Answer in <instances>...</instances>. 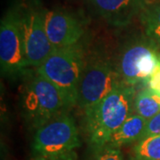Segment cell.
<instances>
[{"instance_id":"52a82bcc","label":"cell","mask_w":160,"mask_h":160,"mask_svg":"<svg viewBox=\"0 0 160 160\" xmlns=\"http://www.w3.org/2000/svg\"><path fill=\"white\" fill-rule=\"evenodd\" d=\"M0 66L2 75L10 78L24 76L29 69L23 46L21 6L8 9L1 19Z\"/></svg>"},{"instance_id":"8fae6325","label":"cell","mask_w":160,"mask_h":160,"mask_svg":"<svg viewBox=\"0 0 160 160\" xmlns=\"http://www.w3.org/2000/svg\"><path fill=\"white\" fill-rule=\"evenodd\" d=\"M147 122L140 115L132 113L111 135L104 148L120 149L123 146L138 142L142 135Z\"/></svg>"},{"instance_id":"9c48e42d","label":"cell","mask_w":160,"mask_h":160,"mask_svg":"<svg viewBox=\"0 0 160 160\" xmlns=\"http://www.w3.org/2000/svg\"><path fill=\"white\" fill-rule=\"evenodd\" d=\"M45 28L53 49L79 43L85 29L82 22L72 13L62 10H46Z\"/></svg>"},{"instance_id":"7c38bea8","label":"cell","mask_w":160,"mask_h":160,"mask_svg":"<svg viewBox=\"0 0 160 160\" xmlns=\"http://www.w3.org/2000/svg\"><path fill=\"white\" fill-rule=\"evenodd\" d=\"M160 112V93L147 86L138 92L134 98L133 113L149 121Z\"/></svg>"},{"instance_id":"277c9868","label":"cell","mask_w":160,"mask_h":160,"mask_svg":"<svg viewBox=\"0 0 160 160\" xmlns=\"http://www.w3.org/2000/svg\"><path fill=\"white\" fill-rule=\"evenodd\" d=\"M79 132L69 111L57 115L35 132L33 149L38 156L55 160H77Z\"/></svg>"},{"instance_id":"5bb4252c","label":"cell","mask_w":160,"mask_h":160,"mask_svg":"<svg viewBox=\"0 0 160 160\" xmlns=\"http://www.w3.org/2000/svg\"><path fill=\"white\" fill-rule=\"evenodd\" d=\"M129 160H160V135L145 138L135 143Z\"/></svg>"},{"instance_id":"5b68a950","label":"cell","mask_w":160,"mask_h":160,"mask_svg":"<svg viewBox=\"0 0 160 160\" xmlns=\"http://www.w3.org/2000/svg\"><path fill=\"white\" fill-rule=\"evenodd\" d=\"M120 84L124 83L118 77L114 59L102 52L88 54L77 105L85 113Z\"/></svg>"},{"instance_id":"9a60e30c","label":"cell","mask_w":160,"mask_h":160,"mask_svg":"<svg viewBox=\"0 0 160 160\" xmlns=\"http://www.w3.org/2000/svg\"><path fill=\"white\" fill-rule=\"evenodd\" d=\"M156 135H160V112L147 122L142 135L139 140V142L145 138L156 136Z\"/></svg>"},{"instance_id":"e0dca14e","label":"cell","mask_w":160,"mask_h":160,"mask_svg":"<svg viewBox=\"0 0 160 160\" xmlns=\"http://www.w3.org/2000/svg\"><path fill=\"white\" fill-rule=\"evenodd\" d=\"M148 86L160 93V52L158 55V66L153 75L147 81Z\"/></svg>"},{"instance_id":"4fadbf2b","label":"cell","mask_w":160,"mask_h":160,"mask_svg":"<svg viewBox=\"0 0 160 160\" xmlns=\"http://www.w3.org/2000/svg\"><path fill=\"white\" fill-rule=\"evenodd\" d=\"M144 35L160 52V3L149 4L140 14Z\"/></svg>"},{"instance_id":"6da1fadb","label":"cell","mask_w":160,"mask_h":160,"mask_svg":"<svg viewBox=\"0 0 160 160\" xmlns=\"http://www.w3.org/2000/svg\"><path fill=\"white\" fill-rule=\"evenodd\" d=\"M136 93L133 86L120 84L84 113L92 149L96 152L102 150L111 135L133 113Z\"/></svg>"},{"instance_id":"ba28073f","label":"cell","mask_w":160,"mask_h":160,"mask_svg":"<svg viewBox=\"0 0 160 160\" xmlns=\"http://www.w3.org/2000/svg\"><path fill=\"white\" fill-rule=\"evenodd\" d=\"M45 9L31 3L21 6L25 57L29 68L37 69L53 50L45 28Z\"/></svg>"},{"instance_id":"7a4b0ae2","label":"cell","mask_w":160,"mask_h":160,"mask_svg":"<svg viewBox=\"0 0 160 160\" xmlns=\"http://www.w3.org/2000/svg\"><path fill=\"white\" fill-rule=\"evenodd\" d=\"M87 56L85 46L79 42L53 49L35 70L56 86L73 108L78 104L80 81Z\"/></svg>"},{"instance_id":"ac0fdd59","label":"cell","mask_w":160,"mask_h":160,"mask_svg":"<svg viewBox=\"0 0 160 160\" xmlns=\"http://www.w3.org/2000/svg\"><path fill=\"white\" fill-rule=\"evenodd\" d=\"M33 160H55V159H51V158H47L45 157H41V156H37Z\"/></svg>"},{"instance_id":"3957f363","label":"cell","mask_w":160,"mask_h":160,"mask_svg":"<svg viewBox=\"0 0 160 160\" xmlns=\"http://www.w3.org/2000/svg\"><path fill=\"white\" fill-rule=\"evenodd\" d=\"M21 106L26 124L35 131L52 118L72 108L62 92L37 71L24 83Z\"/></svg>"},{"instance_id":"2e32d148","label":"cell","mask_w":160,"mask_h":160,"mask_svg":"<svg viewBox=\"0 0 160 160\" xmlns=\"http://www.w3.org/2000/svg\"><path fill=\"white\" fill-rule=\"evenodd\" d=\"M97 156L93 160H124L123 154L120 149L103 148L96 152Z\"/></svg>"},{"instance_id":"8992f818","label":"cell","mask_w":160,"mask_h":160,"mask_svg":"<svg viewBox=\"0 0 160 160\" xmlns=\"http://www.w3.org/2000/svg\"><path fill=\"white\" fill-rule=\"evenodd\" d=\"M159 51L145 36L128 40L115 57V66L122 83L135 86L148 81L158 66Z\"/></svg>"},{"instance_id":"30bf717a","label":"cell","mask_w":160,"mask_h":160,"mask_svg":"<svg viewBox=\"0 0 160 160\" xmlns=\"http://www.w3.org/2000/svg\"><path fill=\"white\" fill-rule=\"evenodd\" d=\"M102 18L115 27H124L139 17L149 0H88Z\"/></svg>"}]
</instances>
